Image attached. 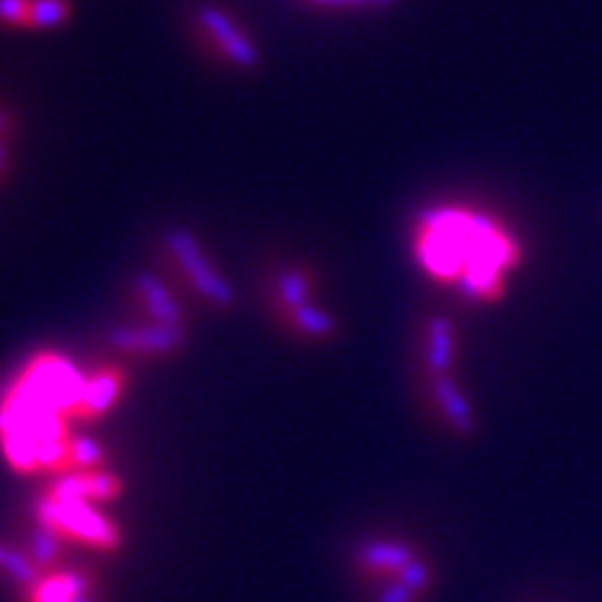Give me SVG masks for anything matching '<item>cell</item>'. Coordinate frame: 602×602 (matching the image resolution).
<instances>
[{"instance_id":"obj_1","label":"cell","mask_w":602,"mask_h":602,"mask_svg":"<svg viewBox=\"0 0 602 602\" xmlns=\"http://www.w3.org/2000/svg\"><path fill=\"white\" fill-rule=\"evenodd\" d=\"M416 251L430 277L455 284L463 299L496 301L522 266V243L474 209L438 207L421 215Z\"/></svg>"},{"instance_id":"obj_2","label":"cell","mask_w":602,"mask_h":602,"mask_svg":"<svg viewBox=\"0 0 602 602\" xmlns=\"http://www.w3.org/2000/svg\"><path fill=\"white\" fill-rule=\"evenodd\" d=\"M36 522L60 538H82L98 549H115L120 544V530L115 527V522L82 499H56L51 494L42 496L36 502Z\"/></svg>"},{"instance_id":"obj_3","label":"cell","mask_w":602,"mask_h":602,"mask_svg":"<svg viewBox=\"0 0 602 602\" xmlns=\"http://www.w3.org/2000/svg\"><path fill=\"white\" fill-rule=\"evenodd\" d=\"M165 243L168 248H171V255L176 257L179 268L184 271L187 282L193 284V288L198 290L209 304H213V308L229 310L232 304H235V288H232V284L226 282L218 271H215L213 262L204 257L198 240H195L190 232L171 229L165 235Z\"/></svg>"},{"instance_id":"obj_4","label":"cell","mask_w":602,"mask_h":602,"mask_svg":"<svg viewBox=\"0 0 602 602\" xmlns=\"http://www.w3.org/2000/svg\"><path fill=\"white\" fill-rule=\"evenodd\" d=\"M198 20H201V25H204V31L213 36L215 45L224 51V56L232 62V65L243 67V71L260 67V62H262L260 51H257L255 42L248 40V36L237 29L235 20H232L229 14L221 12V9H215V7H201Z\"/></svg>"},{"instance_id":"obj_5","label":"cell","mask_w":602,"mask_h":602,"mask_svg":"<svg viewBox=\"0 0 602 602\" xmlns=\"http://www.w3.org/2000/svg\"><path fill=\"white\" fill-rule=\"evenodd\" d=\"M118 352L126 355H146V357H168L176 355L179 348L184 346V332L182 326H146V330H137V326H118L109 335Z\"/></svg>"},{"instance_id":"obj_6","label":"cell","mask_w":602,"mask_h":602,"mask_svg":"<svg viewBox=\"0 0 602 602\" xmlns=\"http://www.w3.org/2000/svg\"><path fill=\"white\" fill-rule=\"evenodd\" d=\"M430 390L438 410H441L443 421L449 424V430L461 438H474V432H477V416H474L472 401H469V396L463 394L461 385L455 383V377H452V374L432 377Z\"/></svg>"},{"instance_id":"obj_7","label":"cell","mask_w":602,"mask_h":602,"mask_svg":"<svg viewBox=\"0 0 602 602\" xmlns=\"http://www.w3.org/2000/svg\"><path fill=\"white\" fill-rule=\"evenodd\" d=\"M416 549L405 541H366L357 549V569H361L366 578H383L390 580L408 567L410 561H416Z\"/></svg>"},{"instance_id":"obj_8","label":"cell","mask_w":602,"mask_h":602,"mask_svg":"<svg viewBox=\"0 0 602 602\" xmlns=\"http://www.w3.org/2000/svg\"><path fill=\"white\" fill-rule=\"evenodd\" d=\"M120 494V480L112 472H76L62 477L60 483L51 488V496L56 499H112Z\"/></svg>"},{"instance_id":"obj_9","label":"cell","mask_w":602,"mask_h":602,"mask_svg":"<svg viewBox=\"0 0 602 602\" xmlns=\"http://www.w3.org/2000/svg\"><path fill=\"white\" fill-rule=\"evenodd\" d=\"M137 293L146 304L148 315L160 326H182V308L171 295V290L154 273H137Z\"/></svg>"},{"instance_id":"obj_10","label":"cell","mask_w":602,"mask_h":602,"mask_svg":"<svg viewBox=\"0 0 602 602\" xmlns=\"http://www.w3.org/2000/svg\"><path fill=\"white\" fill-rule=\"evenodd\" d=\"M452 363H455V326L449 319L436 315L427 324V372H430V379L452 374Z\"/></svg>"},{"instance_id":"obj_11","label":"cell","mask_w":602,"mask_h":602,"mask_svg":"<svg viewBox=\"0 0 602 602\" xmlns=\"http://www.w3.org/2000/svg\"><path fill=\"white\" fill-rule=\"evenodd\" d=\"M84 594H89L87 578H82V574H56V578H42L31 589V602H76Z\"/></svg>"},{"instance_id":"obj_12","label":"cell","mask_w":602,"mask_h":602,"mask_svg":"<svg viewBox=\"0 0 602 602\" xmlns=\"http://www.w3.org/2000/svg\"><path fill=\"white\" fill-rule=\"evenodd\" d=\"M120 385H123V379H120L118 372H104L98 374V377L89 379L82 399V413L93 416V419L95 416L107 413L115 405V399H118Z\"/></svg>"},{"instance_id":"obj_13","label":"cell","mask_w":602,"mask_h":602,"mask_svg":"<svg viewBox=\"0 0 602 602\" xmlns=\"http://www.w3.org/2000/svg\"><path fill=\"white\" fill-rule=\"evenodd\" d=\"M310 290H313V277L308 271H284L277 279V299L288 313L310 304Z\"/></svg>"},{"instance_id":"obj_14","label":"cell","mask_w":602,"mask_h":602,"mask_svg":"<svg viewBox=\"0 0 602 602\" xmlns=\"http://www.w3.org/2000/svg\"><path fill=\"white\" fill-rule=\"evenodd\" d=\"M290 324L310 337H332L337 332V321L326 310L315 308V304H304V308L293 310Z\"/></svg>"},{"instance_id":"obj_15","label":"cell","mask_w":602,"mask_h":602,"mask_svg":"<svg viewBox=\"0 0 602 602\" xmlns=\"http://www.w3.org/2000/svg\"><path fill=\"white\" fill-rule=\"evenodd\" d=\"M40 572L42 569L31 561L29 552H20V549L9 547L7 561H3V574H7L14 585H20V589H34L42 580Z\"/></svg>"},{"instance_id":"obj_16","label":"cell","mask_w":602,"mask_h":602,"mask_svg":"<svg viewBox=\"0 0 602 602\" xmlns=\"http://www.w3.org/2000/svg\"><path fill=\"white\" fill-rule=\"evenodd\" d=\"M67 20H71L67 0H31L29 25H34V29H60Z\"/></svg>"},{"instance_id":"obj_17","label":"cell","mask_w":602,"mask_h":602,"mask_svg":"<svg viewBox=\"0 0 602 602\" xmlns=\"http://www.w3.org/2000/svg\"><path fill=\"white\" fill-rule=\"evenodd\" d=\"M60 552H62V538L56 536V533L45 530V527H36V533L29 541L31 561H34L40 569H47L60 561Z\"/></svg>"},{"instance_id":"obj_18","label":"cell","mask_w":602,"mask_h":602,"mask_svg":"<svg viewBox=\"0 0 602 602\" xmlns=\"http://www.w3.org/2000/svg\"><path fill=\"white\" fill-rule=\"evenodd\" d=\"M396 580H399L401 585H408L413 594L424 596L427 591L432 589V583H436V572H432V567L424 561V558H416V561H410L408 567L396 574Z\"/></svg>"},{"instance_id":"obj_19","label":"cell","mask_w":602,"mask_h":602,"mask_svg":"<svg viewBox=\"0 0 602 602\" xmlns=\"http://www.w3.org/2000/svg\"><path fill=\"white\" fill-rule=\"evenodd\" d=\"M104 463V449L93 438H73L71 441V466L95 472V466Z\"/></svg>"},{"instance_id":"obj_20","label":"cell","mask_w":602,"mask_h":602,"mask_svg":"<svg viewBox=\"0 0 602 602\" xmlns=\"http://www.w3.org/2000/svg\"><path fill=\"white\" fill-rule=\"evenodd\" d=\"M31 0H0V23L29 25Z\"/></svg>"},{"instance_id":"obj_21","label":"cell","mask_w":602,"mask_h":602,"mask_svg":"<svg viewBox=\"0 0 602 602\" xmlns=\"http://www.w3.org/2000/svg\"><path fill=\"white\" fill-rule=\"evenodd\" d=\"M419 600H421L419 594H413L408 585H401L396 578L385 580L383 589H379L377 594V602H419Z\"/></svg>"},{"instance_id":"obj_22","label":"cell","mask_w":602,"mask_h":602,"mask_svg":"<svg viewBox=\"0 0 602 602\" xmlns=\"http://www.w3.org/2000/svg\"><path fill=\"white\" fill-rule=\"evenodd\" d=\"M313 3H330V7H394L399 0H313Z\"/></svg>"},{"instance_id":"obj_23","label":"cell","mask_w":602,"mask_h":602,"mask_svg":"<svg viewBox=\"0 0 602 602\" xmlns=\"http://www.w3.org/2000/svg\"><path fill=\"white\" fill-rule=\"evenodd\" d=\"M7 171V146H3V140H0V173Z\"/></svg>"},{"instance_id":"obj_24","label":"cell","mask_w":602,"mask_h":602,"mask_svg":"<svg viewBox=\"0 0 602 602\" xmlns=\"http://www.w3.org/2000/svg\"><path fill=\"white\" fill-rule=\"evenodd\" d=\"M7 129H9V120H7V115L0 112V135H7Z\"/></svg>"},{"instance_id":"obj_25","label":"cell","mask_w":602,"mask_h":602,"mask_svg":"<svg viewBox=\"0 0 602 602\" xmlns=\"http://www.w3.org/2000/svg\"><path fill=\"white\" fill-rule=\"evenodd\" d=\"M7 552H9V547H3V544H0V572H3V561H7Z\"/></svg>"},{"instance_id":"obj_26","label":"cell","mask_w":602,"mask_h":602,"mask_svg":"<svg viewBox=\"0 0 602 602\" xmlns=\"http://www.w3.org/2000/svg\"><path fill=\"white\" fill-rule=\"evenodd\" d=\"M76 602H98V600H95V596L93 594H84V596H78V600Z\"/></svg>"}]
</instances>
